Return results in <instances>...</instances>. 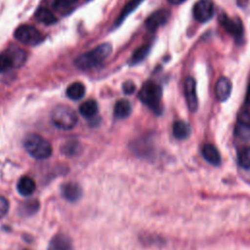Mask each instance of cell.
<instances>
[{"label":"cell","mask_w":250,"mask_h":250,"mask_svg":"<svg viewBox=\"0 0 250 250\" xmlns=\"http://www.w3.org/2000/svg\"><path fill=\"white\" fill-rule=\"evenodd\" d=\"M8 55V57L11 60L13 67H20L21 66L25 60H26V54L23 50L20 49L17 46H11L8 50L5 51Z\"/></svg>","instance_id":"cell-14"},{"label":"cell","mask_w":250,"mask_h":250,"mask_svg":"<svg viewBox=\"0 0 250 250\" xmlns=\"http://www.w3.org/2000/svg\"><path fill=\"white\" fill-rule=\"evenodd\" d=\"M35 17L38 21H40L44 24H47V25L54 24L57 21V18L53 14V12H51L49 9H47L45 7H41L39 9H37V11L35 13Z\"/></svg>","instance_id":"cell-16"},{"label":"cell","mask_w":250,"mask_h":250,"mask_svg":"<svg viewBox=\"0 0 250 250\" xmlns=\"http://www.w3.org/2000/svg\"><path fill=\"white\" fill-rule=\"evenodd\" d=\"M10 67H13V65L7 53L4 52L0 54V73L7 71Z\"/></svg>","instance_id":"cell-25"},{"label":"cell","mask_w":250,"mask_h":250,"mask_svg":"<svg viewBox=\"0 0 250 250\" xmlns=\"http://www.w3.org/2000/svg\"><path fill=\"white\" fill-rule=\"evenodd\" d=\"M47 250H73L72 241L68 235L58 233L50 240Z\"/></svg>","instance_id":"cell-9"},{"label":"cell","mask_w":250,"mask_h":250,"mask_svg":"<svg viewBox=\"0 0 250 250\" xmlns=\"http://www.w3.org/2000/svg\"><path fill=\"white\" fill-rule=\"evenodd\" d=\"M9 201L6 197L0 195V220L4 218L9 211Z\"/></svg>","instance_id":"cell-28"},{"label":"cell","mask_w":250,"mask_h":250,"mask_svg":"<svg viewBox=\"0 0 250 250\" xmlns=\"http://www.w3.org/2000/svg\"><path fill=\"white\" fill-rule=\"evenodd\" d=\"M97 111H98V104L94 100H88L84 102L79 107L80 114L86 118L93 117L94 115H96Z\"/></svg>","instance_id":"cell-19"},{"label":"cell","mask_w":250,"mask_h":250,"mask_svg":"<svg viewBox=\"0 0 250 250\" xmlns=\"http://www.w3.org/2000/svg\"><path fill=\"white\" fill-rule=\"evenodd\" d=\"M53 124L62 130H71L77 124V115L67 105H58L51 112Z\"/></svg>","instance_id":"cell-3"},{"label":"cell","mask_w":250,"mask_h":250,"mask_svg":"<svg viewBox=\"0 0 250 250\" xmlns=\"http://www.w3.org/2000/svg\"><path fill=\"white\" fill-rule=\"evenodd\" d=\"M231 93V82L227 77H221L218 79L215 86V94L216 98L223 102L228 100Z\"/></svg>","instance_id":"cell-11"},{"label":"cell","mask_w":250,"mask_h":250,"mask_svg":"<svg viewBox=\"0 0 250 250\" xmlns=\"http://www.w3.org/2000/svg\"><path fill=\"white\" fill-rule=\"evenodd\" d=\"M149 49H150L149 45H143L140 48H138L134 52V54L131 58V62L130 63L131 64H136V63H139L140 62H142L147 56V54L149 52Z\"/></svg>","instance_id":"cell-22"},{"label":"cell","mask_w":250,"mask_h":250,"mask_svg":"<svg viewBox=\"0 0 250 250\" xmlns=\"http://www.w3.org/2000/svg\"><path fill=\"white\" fill-rule=\"evenodd\" d=\"M238 163L246 170H250V147H244L238 153Z\"/></svg>","instance_id":"cell-23"},{"label":"cell","mask_w":250,"mask_h":250,"mask_svg":"<svg viewBox=\"0 0 250 250\" xmlns=\"http://www.w3.org/2000/svg\"><path fill=\"white\" fill-rule=\"evenodd\" d=\"M185 95L188 109L191 112H194L197 109L198 102L195 91V81L192 77H188L185 82Z\"/></svg>","instance_id":"cell-7"},{"label":"cell","mask_w":250,"mask_h":250,"mask_svg":"<svg viewBox=\"0 0 250 250\" xmlns=\"http://www.w3.org/2000/svg\"><path fill=\"white\" fill-rule=\"evenodd\" d=\"M143 1H144V0H130V1L124 6V8L122 9V11H121L119 17L117 18L116 22H115L114 25H115V26L119 25V24L125 20V18H126L129 14H131Z\"/></svg>","instance_id":"cell-21"},{"label":"cell","mask_w":250,"mask_h":250,"mask_svg":"<svg viewBox=\"0 0 250 250\" xmlns=\"http://www.w3.org/2000/svg\"><path fill=\"white\" fill-rule=\"evenodd\" d=\"M131 112V104L127 100H120L114 105V115L116 118H125Z\"/></svg>","instance_id":"cell-20"},{"label":"cell","mask_w":250,"mask_h":250,"mask_svg":"<svg viewBox=\"0 0 250 250\" xmlns=\"http://www.w3.org/2000/svg\"><path fill=\"white\" fill-rule=\"evenodd\" d=\"M78 144L72 142V143H67L62 146V152L66 155H75L76 152L78 151Z\"/></svg>","instance_id":"cell-27"},{"label":"cell","mask_w":250,"mask_h":250,"mask_svg":"<svg viewBox=\"0 0 250 250\" xmlns=\"http://www.w3.org/2000/svg\"><path fill=\"white\" fill-rule=\"evenodd\" d=\"M62 195L69 202L77 201L82 195V188L76 183H67L62 187Z\"/></svg>","instance_id":"cell-10"},{"label":"cell","mask_w":250,"mask_h":250,"mask_svg":"<svg viewBox=\"0 0 250 250\" xmlns=\"http://www.w3.org/2000/svg\"><path fill=\"white\" fill-rule=\"evenodd\" d=\"M202 155L208 163H210L214 166H218L221 163L220 152L218 151L217 147L211 144H206L203 146Z\"/></svg>","instance_id":"cell-15"},{"label":"cell","mask_w":250,"mask_h":250,"mask_svg":"<svg viewBox=\"0 0 250 250\" xmlns=\"http://www.w3.org/2000/svg\"><path fill=\"white\" fill-rule=\"evenodd\" d=\"M77 0H50L52 6L56 9H66L76 3Z\"/></svg>","instance_id":"cell-26"},{"label":"cell","mask_w":250,"mask_h":250,"mask_svg":"<svg viewBox=\"0 0 250 250\" xmlns=\"http://www.w3.org/2000/svg\"><path fill=\"white\" fill-rule=\"evenodd\" d=\"M190 134V127L184 121H176L173 124V135L179 140L187 139Z\"/></svg>","instance_id":"cell-18"},{"label":"cell","mask_w":250,"mask_h":250,"mask_svg":"<svg viewBox=\"0 0 250 250\" xmlns=\"http://www.w3.org/2000/svg\"><path fill=\"white\" fill-rule=\"evenodd\" d=\"M246 103L250 104V83H249V86H248V89H247V94H246Z\"/></svg>","instance_id":"cell-31"},{"label":"cell","mask_w":250,"mask_h":250,"mask_svg":"<svg viewBox=\"0 0 250 250\" xmlns=\"http://www.w3.org/2000/svg\"><path fill=\"white\" fill-rule=\"evenodd\" d=\"M192 12L196 21L205 22L213 16V2L211 0H198L194 4Z\"/></svg>","instance_id":"cell-6"},{"label":"cell","mask_w":250,"mask_h":250,"mask_svg":"<svg viewBox=\"0 0 250 250\" xmlns=\"http://www.w3.org/2000/svg\"><path fill=\"white\" fill-rule=\"evenodd\" d=\"M23 147L35 159L44 160L52 155L51 144L37 134H27L23 139Z\"/></svg>","instance_id":"cell-2"},{"label":"cell","mask_w":250,"mask_h":250,"mask_svg":"<svg viewBox=\"0 0 250 250\" xmlns=\"http://www.w3.org/2000/svg\"><path fill=\"white\" fill-rule=\"evenodd\" d=\"M234 133L236 137L242 139V140H249L250 139V125L248 124H242V123H236Z\"/></svg>","instance_id":"cell-24"},{"label":"cell","mask_w":250,"mask_h":250,"mask_svg":"<svg viewBox=\"0 0 250 250\" xmlns=\"http://www.w3.org/2000/svg\"><path fill=\"white\" fill-rule=\"evenodd\" d=\"M136 90V86L133 82L131 81H126L124 84H123V91L125 94H132L134 93Z\"/></svg>","instance_id":"cell-30"},{"label":"cell","mask_w":250,"mask_h":250,"mask_svg":"<svg viewBox=\"0 0 250 250\" xmlns=\"http://www.w3.org/2000/svg\"><path fill=\"white\" fill-rule=\"evenodd\" d=\"M237 122L250 125V111L243 109L237 115Z\"/></svg>","instance_id":"cell-29"},{"label":"cell","mask_w":250,"mask_h":250,"mask_svg":"<svg viewBox=\"0 0 250 250\" xmlns=\"http://www.w3.org/2000/svg\"><path fill=\"white\" fill-rule=\"evenodd\" d=\"M112 47L108 43H104L94 48L92 51L78 56L74 62L77 68L82 70L92 69L102 64L111 54Z\"/></svg>","instance_id":"cell-1"},{"label":"cell","mask_w":250,"mask_h":250,"mask_svg":"<svg viewBox=\"0 0 250 250\" xmlns=\"http://www.w3.org/2000/svg\"><path fill=\"white\" fill-rule=\"evenodd\" d=\"M85 95V86L80 82H74L70 84L66 89V96L70 100H80Z\"/></svg>","instance_id":"cell-17"},{"label":"cell","mask_w":250,"mask_h":250,"mask_svg":"<svg viewBox=\"0 0 250 250\" xmlns=\"http://www.w3.org/2000/svg\"><path fill=\"white\" fill-rule=\"evenodd\" d=\"M170 17V14L166 10H159L151 14L146 21V27L150 30L154 31L161 25L165 24Z\"/></svg>","instance_id":"cell-8"},{"label":"cell","mask_w":250,"mask_h":250,"mask_svg":"<svg viewBox=\"0 0 250 250\" xmlns=\"http://www.w3.org/2000/svg\"><path fill=\"white\" fill-rule=\"evenodd\" d=\"M220 22L221 24L227 29L228 32H229L231 35L238 37L241 36L242 34V24L238 19L233 20L229 18L226 15L221 16L220 18Z\"/></svg>","instance_id":"cell-12"},{"label":"cell","mask_w":250,"mask_h":250,"mask_svg":"<svg viewBox=\"0 0 250 250\" xmlns=\"http://www.w3.org/2000/svg\"><path fill=\"white\" fill-rule=\"evenodd\" d=\"M171 4H174V5H177V4H181L182 2H184L185 0H168Z\"/></svg>","instance_id":"cell-32"},{"label":"cell","mask_w":250,"mask_h":250,"mask_svg":"<svg viewBox=\"0 0 250 250\" xmlns=\"http://www.w3.org/2000/svg\"><path fill=\"white\" fill-rule=\"evenodd\" d=\"M161 97V87L153 81L146 82L139 92V99L141 102L155 111H157L160 106Z\"/></svg>","instance_id":"cell-4"},{"label":"cell","mask_w":250,"mask_h":250,"mask_svg":"<svg viewBox=\"0 0 250 250\" xmlns=\"http://www.w3.org/2000/svg\"><path fill=\"white\" fill-rule=\"evenodd\" d=\"M36 188L34 180L29 176H22L17 183V190L22 196L31 195Z\"/></svg>","instance_id":"cell-13"},{"label":"cell","mask_w":250,"mask_h":250,"mask_svg":"<svg viewBox=\"0 0 250 250\" xmlns=\"http://www.w3.org/2000/svg\"><path fill=\"white\" fill-rule=\"evenodd\" d=\"M14 36L19 42L29 46L38 45L44 40L43 34L35 27L28 24H21L18 26L15 30Z\"/></svg>","instance_id":"cell-5"}]
</instances>
